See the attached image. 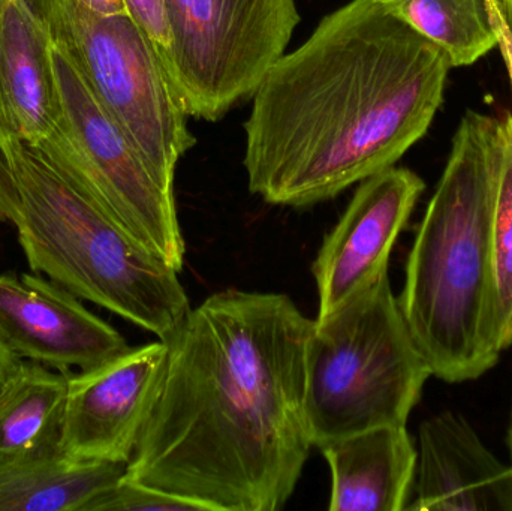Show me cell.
<instances>
[{"mask_svg":"<svg viewBox=\"0 0 512 511\" xmlns=\"http://www.w3.org/2000/svg\"><path fill=\"white\" fill-rule=\"evenodd\" d=\"M312 330L286 294L225 290L192 308L125 477L207 511L282 509L313 447Z\"/></svg>","mask_w":512,"mask_h":511,"instance_id":"1","label":"cell"},{"mask_svg":"<svg viewBox=\"0 0 512 511\" xmlns=\"http://www.w3.org/2000/svg\"><path fill=\"white\" fill-rule=\"evenodd\" d=\"M451 68L444 50L375 0L325 15L252 95V194L313 206L394 167L432 126Z\"/></svg>","mask_w":512,"mask_h":511,"instance_id":"2","label":"cell"},{"mask_svg":"<svg viewBox=\"0 0 512 511\" xmlns=\"http://www.w3.org/2000/svg\"><path fill=\"white\" fill-rule=\"evenodd\" d=\"M498 117L468 110L415 234L399 299L433 377L457 384L498 365L492 212Z\"/></svg>","mask_w":512,"mask_h":511,"instance_id":"3","label":"cell"},{"mask_svg":"<svg viewBox=\"0 0 512 511\" xmlns=\"http://www.w3.org/2000/svg\"><path fill=\"white\" fill-rule=\"evenodd\" d=\"M0 221L32 272L170 342L191 312L176 270L153 257L35 144L0 135Z\"/></svg>","mask_w":512,"mask_h":511,"instance_id":"4","label":"cell"},{"mask_svg":"<svg viewBox=\"0 0 512 511\" xmlns=\"http://www.w3.org/2000/svg\"><path fill=\"white\" fill-rule=\"evenodd\" d=\"M430 377L384 273L313 320L306 357L313 447L382 426H406Z\"/></svg>","mask_w":512,"mask_h":511,"instance_id":"5","label":"cell"},{"mask_svg":"<svg viewBox=\"0 0 512 511\" xmlns=\"http://www.w3.org/2000/svg\"><path fill=\"white\" fill-rule=\"evenodd\" d=\"M53 44L74 66L108 116L132 141L165 188L197 143L143 27L129 14L102 17L75 0H32Z\"/></svg>","mask_w":512,"mask_h":511,"instance_id":"6","label":"cell"},{"mask_svg":"<svg viewBox=\"0 0 512 511\" xmlns=\"http://www.w3.org/2000/svg\"><path fill=\"white\" fill-rule=\"evenodd\" d=\"M53 65L60 116L50 135L36 147L126 236L182 272L186 245L173 189L159 182L137 147L54 44Z\"/></svg>","mask_w":512,"mask_h":511,"instance_id":"7","label":"cell"},{"mask_svg":"<svg viewBox=\"0 0 512 511\" xmlns=\"http://www.w3.org/2000/svg\"><path fill=\"white\" fill-rule=\"evenodd\" d=\"M164 68L188 117L216 120L254 95L300 23L295 0H164Z\"/></svg>","mask_w":512,"mask_h":511,"instance_id":"8","label":"cell"},{"mask_svg":"<svg viewBox=\"0 0 512 511\" xmlns=\"http://www.w3.org/2000/svg\"><path fill=\"white\" fill-rule=\"evenodd\" d=\"M168 351L167 342H152L80 374L68 371L60 452L129 464L161 393Z\"/></svg>","mask_w":512,"mask_h":511,"instance_id":"9","label":"cell"},{"mask_svg":"<svg viewBox=\"0 0 512 511\" xmlns=\"http://www.w3.org/2000/svg\"><path fill=\"white\" fill-rule=\"evenodd\" d=\"M424 189V180L408 168H387L360 182L313 261L318 317L388 272L391 251Z\"/></svg>","mask_w":512,"mask_h":511,"instance_id":"10","label":"cell"},{"mask_svg":"<svg viewBox=\"0 0 512 511\" xmlns=\"http://www.w3.org/2000/svg\"><path fill=\"white\" fill-rule=\"evenodd\" d=\"M0 342L18 359L57 371H84L129 348L77 296L38 273L0 275Z\"/></svg>","mask_w":512,"mask_h":511,"instance_id":"11","label":"cell"},{"mask_svg":"<svg viewBox=\"0 0 512 511\" xmlns=\"http://www.w3.org/2000/svg\"><path fill=\"white\" fill-rule=\"evenodd\" d=\"M412 511H512V465L487 449L453 411L424 420L418 432Z\"/></svg>","mask_w":512,"mask_h":511,"instance_id":"12","label":"cell"},{"mask_svg":"<svg viewBox=\"0 0 512 511\" xmlns=\"http://www.w3.org/2000/svg\"><path fill=\"white\" fill-rule=\"evenodd\" d=\"M59 116L47 23L32 0H0V135L36 146Z\"/></svg>","mask_w":512,"mask_h":511,"instance_id":"13","label":"cell"},{"mask_svg":"<svg viewBox=\"0 0 512 511\" xmlns=\"http://www.w3.org/2000/svg\"><path fill=\"white\" fill-rule=\"evenodd\" d=\"M331 471V511H402L417 471L406 426H382L319 447Z\"/></svg>","mask_w":512,"mask_h":511,"instance_id":"14","label":"cell"},{"mask_svg":"<svg viewBox=\"0 0 512 511\" xmlns=\"http://www.w3.org/2000/svg\"><path fill=\"white\" fill-rule=\"evenodd\" d=\"M126 470L128 464L78 461L60 450L0 459V511H83Z\"/></svg>","mask_w":512,"mask_h":511,"instance_id":"15","label":"cell"},{"mask_svg":"<svg viewBox=\"0 0 512 511\" xmlns=\"http://www.w3.org/2000/svg\"><path fill=\"white\" fill-rule=\"evenodd\" d=\"M66 393L68 371L23 360L0 393V459L59 452Z\"/></svg>","mask_w":512,"mask_h":511,"instance_id":"16","label":"cell"},{"mask_svg":"<svg viewBox=\"0 0 512 511\" xmlns=\"http://www.w3.org/2000/svg\"><path fill=\"white\" fill-rule=\"evenodd\" d=\"M438 45L453 68L471 66L498 48L487 0H375Z\"/></svg>","mask_w":512,"mask_h":511,"instance_id":"17","label":"cell"},{"mask_svg":"<svg viewBox=\"0 0 512 511\" xmlns=\"http://www.w3.org/2000/svg\"><path fill=\"white\" fill-rule=\"evenodd\" d=\"M501 122V159L493 194L495 332L499 350L512 347V114Z\"/></svg>","mask_w":512,"mask_h":511,"instance_id":"18","label":"cell"},{"mask_svg":"<svg viewBox=\"0 0 512 511\" xmlns=\"http://www.w3.org/2000/svg\"><path fill=\"white\" fill-rule=\"evenodd\" d=\"M207 511L177 495L149 488L123 476L116 485L90 501L83 511Z\"/></svg>","mask_w":512,"mask_h":511,"instance_id":"19","label":"cell"},{"mask_svg":"<svg viewBox=\"0 0 512 511\" xmlns=\"http://www.w3.org/2000/svg\"><path fill=\"white\" fill-rule=\"evenodd\" d=\"M126 5L129 15L143 27L164 62L170 47L164 0H126Z\"/></svg>","mask_w":512,"mask_h":511,"instance_id":"20","label":"cell"},{"mask_svg":"<svg viewBox=\"0 0 512 511\" xmlns=\"http://www.w3.org/2000/svg\"><path fill=\"white\" fill-rule=\"evenodd\" d=\"M487 9H489L490 23L495 30L496 39H498V48L504 57L505 66H507L508 77H510L512 90V36L502 17L496 0H487Z\"/></svg>","mask_w":512,"mask_h":511,"instance_id":"21","label":"cell"},{"mask_svg":"<svg viewBox=\"0 0 512 511\" xmlns=\"http://www.w3.org/2000/svg\"><path fill=\"white\" fill-rule=\"evenodd\" d=\"M75 2L102 17L129 14L126 0H75Z\"/></svg>","mask_w":512,"mask_h":511,"instance_id":"22","label":"cell"},{"mask_svg":"<svg viewBox=\"0 0 512 511\" xmlns=\"http://www.w3.org/2000/svg\"><path fill=\"white\" fill-rule=\"evenodd\" d=\"M23 360L12 354L5 345L0 342V393L5 392L12 378L17 374Z\"/></svg>","mask_w":512,"mask_h":511,"instance_id":"23","label":"cell"},{"mask_svg":"<svg viewBox=\"0 0 512 511\" xmlns=\"http://www.w3.org/2000/svg\"><path fill=\"white\" fill-rule=\"evenodd\" d=\"M496 3L501 9L502 17H504L505 24H507L512 36V0H496Z\"/></svg>","mask_w":512,"mask_h":511,"instance_id":"24","label":"cell"},{"mask_svg":"<svg viewBox=\"0 0 512 511\" xmlns=\"http://www.w3.org/2000/svg\"><path fill=\"white\" fill-rule=\"evenodd\" d=\"M508 447H510L511 458H512V413H511L510 429H508Z\"/></svg>","mask_w":512,"mask_h":511,"instance_id":"25","label":"cell"}]
</instances>
